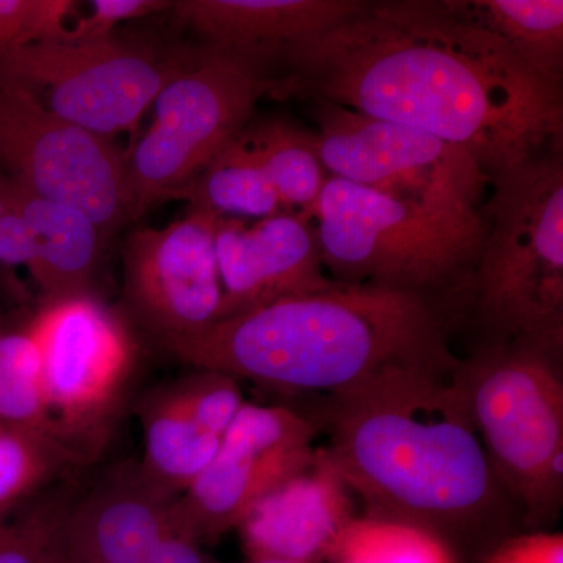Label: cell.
<instances>
[{"label":"cell","instance_id":"2e32d148","mask_svg":"<svg viewBox=\"0 0 563 563\" xmlns=\"http://www.w3.org/2000/svg\"><path fill=\"white\" fill-rule=\"evenodd\" d=\"M214 247L222 287L218 321L336 284L325 274L312 221L299 214L220 218Z\"/></svg>","mask_w":563,"mask_h":563},{"label":"cell","instance_id":"8fae6325","mask_svg":"<svg viewBox=\"0 0 563 563\" xmlns=\"http://www.w3.org/2000/svg\"><path fill=\"white\" fill-rule=\"evenodd\" d=\"M0 166L21 187L84 211L106 236L128 224L125 152L110 139L62 120L3 79Z\"/></svg>","mask_w":563,"mask_h":563},{"label":"cell","instance_id":"d4e9b609","mask_svg":"<svg viewBox=\"0 0 563 563\" xmlns=\"http://www.w3.org/2000/svg\"><path fill=\"white\" fill-rule=\"evenodd\" d=\"M29 320L31 314L20 324L0 329V421L62 439L47 409L38 344Z\"/></svg>","mask_w":563,"mask_h":563},{"label":"cell","instance_id":"4dcf8cb0","mask_svg":"<svg viewBox=\"0 0 563 563\" xmlns=\"http://www.w3.org/2000/svg\"><path fill=\"white\" fill-rule=\"evenodd\" d=\"M224 563V562H220ZM243 563H295L287 561H276V559H246V562Z\"/></svg>","mask_w":563,"mask_h":563},{"label":"cell","instance_id":"1f68e13d","mask_svg":"<svg viewBox=\"0 0 563 563\" xmlns=\"http://www.w3.org/2000/svg\"><path fill=\"white\" fill-rule=\"evenodd\" d=\"M2 325H3V322H2V320H0V329H2Z\"/></svg>","mask_w":563,"mask_h":563},{"label":"cell","instance_id":"7a4b0ae2","mask_svg":"<svg viewBox=\"0 0 563 563\" xmlns=\"http://www.w3.org/2000/svg\"><path fill=\"white\" fill-rule=\"evenodd\" d=\"M457 372L406 377L350 398L321 396L306 415L328 435L325 453L363 514L418 526L459 554L483 559L523 529L474 428Z\"/></svg>","mask_w":563,"mask_h":563},{"label":"cell","instance_id":"f1b7e54d","mask_svg":"<svg viewBox=\"0 0 563 563\" xmlns=\"http://www.w3.org/2000/svg\"><path fill=\"white\" fill-rule=\"evenodd\" d=\"M483 563H563V536L550 531L512 533L496 543Z\"/></svg>","mask_w":563,"mask_h":563},{"label":"cell","instance_id":"ac0fdd59","mask_svg":"<svg viewBox=\"0 0 563 563\" xmlns=\"http://www.w3.org/2000/svg\"><path fill=\"white\" fill-rule=\"evenodd\" d=\"M362 0H179L172 10L207 44L228 49L279 52L335 27L357 13Z\"/></svg>","mask_w":563,"mask_h":563},{"label":"cell","instance_id":"9c48e42d","mask_svg":"<svg viewBox=\"0 0 563 563\" xmlns=\"http://www.w3.org/2000/svg\"><path fill=\"white\" fill-rule=\"evenodd\" d=\"M29 325L52 420L63 442L95 463L131 388L133 335L124 318L96 295L41 301Z\"/></svg>","mask_w":563,"mask_h":563},{"label":"cell","instance_id":"ffe728a7","mask_svg":"<svg viewBox=\"0 0 563 563\" xmlns=\"http://www.w3.org/2000/svg\"><path fill=\"white\" fill-rule=\"evenodd\" d=\"M455 9L492 32L540 77L562 90V0H453Z\"/></svg>","mask_w":563,"mask_h":563},{"label":"cell","instance_id":"277c9868","mask_svg":"<svg viewBox=\"0 0 563 563\" xmlns=\"http://www.w3.org/2000/svg\"><path fill=\"white\" fill-rule=\"evenodd\" d=\"M472 292L490 342L563 351V158L551 151L492 177Z\"/></svg>","mask_w":563,"mask_h":563},{"label":"cell","instance_id":"4316f807","mask_svg":"<svg viewBox=\"0 0 563 563\" xmlns=\"http://www.w3.org/2000/svg\"><path fill=\"white\" fill-rule=\"evenodd\" d=\"M70 0H0V52L65 38Z\"/></svg>","mask_w":563,"mask_h":563},{"label":"cell","instance_id":"83f0119b","mask_svg":"<svg viewBox=\"0 0 563 563\" xmlns=\"http://www.w3.org/2000/svg\"><path fill=\"white\" fill-rule=\"evenodd\" d=\"M169 0H95L91 13L68 29L65 38L70 41L99 40L113 35L122 22L141 20L161 11L172 10Z\"/></svg>","mask_w":563,"mask_h":563},{"label":"cell","instance_id":"9a60e30c","mask_svg":"<svg viewBox=\"0 0 563 563\" xmlns=\"http://www.w3.org/2000/svg\"><path fill=\"white\" fill-rule=\"evenodd\" d=\"M244 402L240 380L213 369L191 368L147 388L133 406L144 433L141 468L179 498L209 466Z\"/></svg>","mask_w":563,"mask_h":563},{"label":"cell","instance_id":"3957f363","mask_svg":"<svg viewBox=\"0 0 563 563\" xmlns=\"http://www.w3.org/2000/svg\"><path fill=\"white\" fill-rule=\"evenodd\" d=\"M162 350L190 368L329 398L406 377L443 376L461 365L448 343L442 299L342 282L217 321Z\"/></svg>","mask_w":563,"mask_h":563},{"label":"cell","instance_id":"6da1fadb","mask_svg":"<svg viewBox=\"0 0 563 563\" xmlns=\"http://www.w3.org/2000/svg\"><path fill=\"white\" fill-rule=\"evenodd\" d=\"M276 96L301 95L462 147L490 177L562 151L561 88L448 0L365 2L274 58Z\"/></svg>","mask_w":563,"mask_h":563},{"label":"cell","instance_id":"52a82bcc","mask_svg":"<svg viewBox=\"0 0 563 563\" xmlns=\"http://www.w3.org/2000/svg\"><path fill=\"white\" fill-rule=\"evenodd\" d=\"M277 70L258 52L203 44L158 92L151 128L125 154L128 222L177 199L207 163L276 96Z\"/></svg>","mask_w":563,"mask_h":563},{"label":"cell","instance_id":"e0dca14e","mask_svg":"<svg viewBox=\"0 0 563 563\" xmlns=\"http://www.w3.org/2000/svg\"><path fill=\"white\" fill-rule=\"evenodd\" d=\"M357 517L350 487L317 448L312 462L258 499L235 531L247 559L324 563Z\"/></svg>","mask_w":563,"mask_h":563},{"label":"cell","instance_id":"d6986e66","mask_svg":"<svg viewBox=\"0 0 563 563\" xmlns=\"http://www.w3.org/2000/svg\"><path fill=\"white\" fill-rule=\"evenodd\" d=\"M0 195L32 233L35 252L27 269L41 301L95 295L106 240L98 224L76 207L35 195L2 174Z\"/></svg>","mask_w":563,"mask_h":563},{"label":"cell","instance_id":"cb8c5ba5","mask_svg":"<svg viewBox=\"0 0 563 563\" xmlns=\"http://www.w3.org/2000/svg\"><path fill=\"white\" fill-rule=\"evenodd\" d=\"M85 485L81 473L0 517V563H68L66 523Z\"/></svg>","mask_w":563,"mask_h":563},{"label":"cell","instance_id":"7402d4cb","mask_svg":"<svg viewBox=\"0 0 563 563\" xmlns=\"http://www.w3.org/2000/svg\"><path fill=\"white\" fill-rule=\"evenodd\" d=\"M177 199L229 220L258 221L288 213L242 132L207 163Z\"/></svg>","mask_w":563,"mask_h":563},{"label":"cell","instance_id":"7c38bea8","mask_svg":"<svg viewBox=\"0 0 563 563\" xmlns=\"http://www.w3.org/2000/svg\"><path fill=\"white\" fill-rule=\"evenodd\" d=\"M318 433L301 410L244 402L209 466L174 504L180 532L202 547L236 529L258 499L312 462Z\"/></svg>","mask_w":563,"mask_h":563},{"label":"cell","instance_id":"5bb4252c","mask_svg":"<svg viewBox=\"0 0 563 563\" xmlns=\"http://www.w3.org/2000/svg\"><path fill=\"white\" fill-rule=\"evenodd\" d=\"M176 499L152 483L140 461L110 466L73 504L68 563H217L180 532Z\"/></svg>","mask_w":563,"mask_h":563},{"label":"cell","instance_id":"4fadbf2b","mask_svg":"<svg viewBox=\"0 0 563 563\" xmlns=\"http://www.w3.org/2000/svg\"><path fill=\"white\" fill-rule=\"evenodd\" d=\"M218 220L191 209L165 228L139 229L125 240L122 299L129 317L157 346L190 339L220 320Z\"/></svg>","mask_w":563,"mask_h":563},{"label":"cell","instance_id":"8992f818","mask_svg":"<svg viewBox=\"0 0 563 563\" xmlns=\"http://www.w3.org/2000/svg\"><path fill=\"white\" fill-rule=\"evenodd\" d=\"M312 221L333 280L433 298L472 287L487 231L332 176Z\"/></svg>","mask_w":563,"mask_h":563},{"label":"cell","instance_id":"f546056e","mask_svg":"<svg viewBox=\"0 0 563 563\" xmlns=\"http://www.w3.org/2000/svg\"><path fill=\"white\" fill-rule=\"evenodd\" d=\"M33 239L24 218L0 195V265L25 266L33 261Z\"/></svg>","mask_w":563,"mask_h":563},{"label":"cell","instance_id":"30bf717a","mask_svg":"<svg viewBox=\"0 0 563 563\" xmlns=\"http://www.w3.org/2000/svg\"><path fill=\"white\" fill-rule=\"evenodd\" d=\"M314 107V135L329 176L455 220H485L479 203L492 177L462 147L333 103Z\"/></svg>","mask_w":563,"mask_h":563},{"label":"cell","instance_id":"603a6c76","mask_svg":"<svg viewBox=\"0 0 563 563\" xmlns=\"http://www.w3.org/2000/svg\"><path fill=\"white\" fill-rule=\"evenodd\" d=\"M90 465L52 433L0 421V517Z\"/></svg>","mask_w":563,"mask_h":563},{"label":"cell","instance_id":"5b68a950","mask_svg":"<svg viewBox=\"0 0 563 563\" xmlns=\"http://www.w3.org/2000/svg\"><path fill=\"white\" fill-rule=\"evenodd\" d=\"M459 383L493 472L523 531H548L563 503L562 354L487 343L461 361Z\"/></svg>","mask_w":563,"mask_h":563},{"label":"cell","instance_id":"ba28073f","mask_svg":"<svg viewBox=\"0 0 563 563\" xmlns=\"http://www.w3.org/2000/svg\"><path fill=\"white\" fill-rule=\"evenodd\" d=\"M195 51H163L117 35L40 41L0 52V79L62 120L111 140L136 124Z\"/></svg>","mask_w":563,"mask_h":563},{"label":"cell","instance_id":"44dd1931","mask_svg":"<svg viewBox=\"0 0 563 563\" xmlns=\"http://www.w3.org/2000/svg\"><path fill=\"white\" fill-rule=\"evenodd\" d=\"M242 133L284 209L312 221L314 207L329 179L314 131L290 121L266 120L251 121Z\"/></svg>","mask_w":563,"mask_h":563},{"label":"cell","instance_id":"484cf974","mask_svg":"<svg viewBox=\"0 0 563 563\" xmlns=\"http://www.w3.org/2000/svg\"><path fill=\"white\" fill-rule=\"evenodd\" d=\"M457 551L418 526L362 514L329 563H461Z\"/></svg>","mask_w":563,"mask_h":563}]
</instances>
